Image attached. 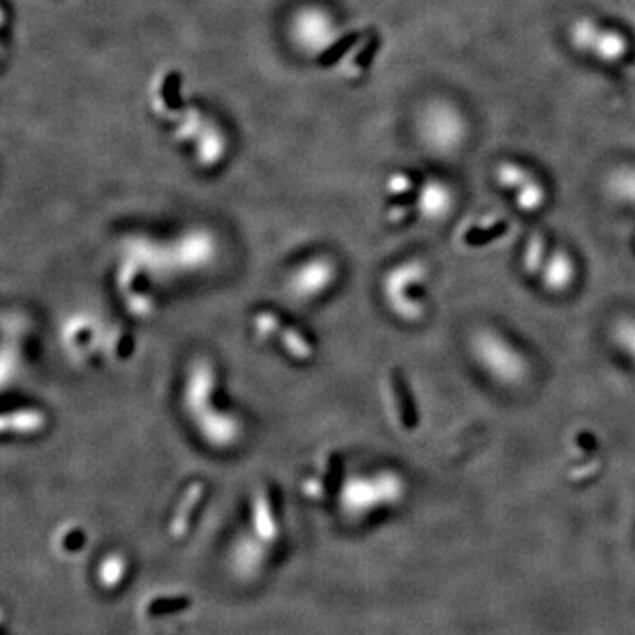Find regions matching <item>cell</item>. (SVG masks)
I'll return each mask as SVG.
<instances>
[{
  "instance_id": "d6986e66",
  "label": "cell",
  "mask_w": 635,
  "mask_h": 635,
  "mask_svg": "<svg viewBox=\"0 0 635 635\" xmlns=\"http://www.w3.org/2000/svg\"><path fill=\"white\" fill-rule=\"evenodd\" d=\"M274 551L256 538L251 537L247 531H242L230 546L228 563L233 576L244 583H251L263 576V572L269 567Z\"/></svg>"
},
{
  "instance_id": "5bb4252c",
  "label": "cell",
  "mask_w": 635,
  "mask_h": 635,
  "mask_svg": "<svg viewBox=\"0 0 635 635\" xmlns=\"http://www.w3.org/2000/svg\"><path fill=\"white\" fill-rule=\"evenodd\" d=\"M195 611V598L184 591H150L138 602V616L149 627H173Z\"/></svg>"
},
{
  "instance_id": "7a4b0ae2",
  "label": "cell",
  "mask_w": 635,
  "mask_h": 635,
  "mask_svg": "<svg viewBox=\"0 0 635 635\" xmlns=\"http://www.w3.org/2000/svg\"><path fill=\"white\" fill-rule=\"evenodd\" d=\"M406 494L408 484L403 475L392 468H381L346 475L336 500L346 519L360 523L399 507Z\"/></svg>"
},
{
  "instance_id": "9c48e42d",
  "label": "cell",
  "mask_w": 635,
  "mask_h": 635,
  "mask_svg": "<svg viewBox=\"0 0 635 635\" xmlns=\"http://www.w3.org/2000/svg\"><path fill=\"white\" fill-rule=\"evenodd\" d=\"M170 276L191 277L212 269L221 256V240L209 226H187L163 237Z\"/></svg>"
},
{
  "instance_id": "52a82bcc",
  "label": "cell",
  "mask_w": 635,
  "mask_h": 635,
  "mask_svg": "<svg viewBox=\"0 0 635 635\" xmlns=\"http://www.w3.org/2000/svg\"><path fill=\"white\" fill-rule=\"evenodd\" d=\"M471 355L480 369L503 387L523 385L530 362L516 344L494 329H480L471 337Z\"/></svg>"
},
{
  "instance_id": "7c38bea8",
  "label": "cell",
  "mask_w": 635,
  "mask_h": 635,
  "mask_svg": "<svg viewBox=\"0 0 635 635\" xmlns=\"http://www.w3.org/2000/svg\"><path fill=\"white\" fill-rule=\"evenodd\" d=\"M343 466V457L339 452H320L314 457L311 468L300 479V496L311 505H323L332 498H337L346 479Z\"/></svg>"
},
{
  "instance_id": "5b68a950",
  "label": "cell",
  "mask_w": 635,
  "mask_h": 635,
  "mask_svg": "<svg viewBox=\"0 0 635 635\" xmlns=\"http://www.w3.org/2000/svg\"><path fill=\"white\" fill-rule=\"evenodd\" d=\"M429 269L420 260L397 263L381 279V300L397 322L420 323L427 316Z\"/></svg>"
},
{
  "instance_id": "7402d4cb",
  "label": "cell",
  "mask_w": 635,
  "mask_h": 635,
  "mask_svg": "<svg viewBox=\"0 0 635 635\" xmlns=\"http://www.w3.org/2000/svg\"><path fill=\"white\" fill-rule=\"evenodd\" d=\"M133 574V561L122 549H110L94 567V583L106 595H115L126 588Z\"/></svg>"
},
{
  "instance_id": "3957f363",
  "label": "cell",
  "mask_w": 635,
  "mask_h": 635,
  "mask_svg": "<svg viewBox=\"0 0 635 635\" xmlns=\"http://www.w3.org/2000/svg\"><path fill=\"white\" fill-rule=\"evenodd\" d=\"M163 277L138 256L120 249L112 274V288L120 307L133 322H149L161 309Z\"/></svg>"
},
{
  "instance_id": "603a6c76",
  "label": "cell",
  "mask_w": 635,
  "mask_h": 635,
  "mask_svg": "<svg viewBox=\"0 0 635 635\" xmlns=\"http://www.w3.org/2000/svg\"><path fill=\"white\" fill-rule=\"evenodd\" d=\"M413 205H415V212L424 221L436 223L450 216V212L456 205V195L449 184L441 180H426L417 191V198Z\"/></svg>"
},
{
  "instance_id": "ac0fdd59",
  "label": "cell",
  "mask_w": 635,
  "mask_h": 635,
  "mask_svg": "<svg viewBox=\"0 0 635 635\" xmlns=\"http://www.w3.org/2000/svg\"><path fill=\"white\" fill-rule=\"evenodd\" d=\"M52 427V415L39 404H15L2 411L0 431L4 440L29 441L41 438Z\"/></svg>"
},
{
  "instance_id": "9a60e30c",
  "label": "cell",
  "mask_w": 635,
  "mask_h": 635,
  "mask_svg": "<svg viewBox=\"0 0 635 635\" xmlns=\"http://www.w3.org/2000/svg\"><path fill=\"white\" fill-rule=\"evenodd\" d=\"M207 498V480H189L186 486L182 487L179 498L173 503L172 514L166 521V535L172 542H184L193 533Z\"/></svg>"
},
{
  "instance_id": "6da1fadb",
  "label": "cell",
  "mask_w": 635,
  "mask_h": 635,
  "mask_svg": "<svg viewBox=\"0 0 635 635\" xmlns=\"http://www.w3.org/2000/svg\"><path fill=\"white\" fill-rule=\"evenodd\" d=\"M179 404L196 440L210 452L232 454L246 441V419L228 399L221 367L209 355L189 360L180 381Z\"/></svg>"
},
{
  "instance_id": "484cf974",
  "label": "cell",
  "mask_w": 635,
  "mask_h": 635,
  "mask_svg": "<svg viewBox=\"0 0 635 635\" xmlns=\"http://www.w3.org/2000/svg\"><path fill=\"white\" fill-rule=\"evenodd\" d=\"M549 244L542 235H531L526 240L523 247V256H521V265L528 276L537 277L538 270L542 269V265L546 262L547 253H549Z\"/></svg>"
},
{
  "instance_id": "ba28073f",
  "label": "cell",
  "mask_w": 635,
  "mask_h": 635,
  "mask_svg": "<svg viewBox=\"0 0 635 635\" xmlns=\"http://www.w3.org/2000/svg\"><path fill=\"white\" fill-rule=\"evenodd\" d=\"M341 276L343 267L334 254L325 251L307 254L286 272L284 292L300 306H313L336 292Z\"/></svg>"
},
{
  "instance_id": "cb8c5ba5",
  "label": "cell",
  "mask_w": 635,
  "mask_h": 635,
  "mask_svg": "<svg viewBox=\"0 0 635 635\" xmlns=\"http://www.w3.org/2000/svg\"><path fill=\"white\" fill-rule=\"evenodd\" d=\"M136 352H138V337L135 330L131 329L127 323H110L106 330L105 350H103L105 364H112L115 367L127 366L131 360L135 359Z\"/></svg>"
},
{
  "instance_id": "2e32d148",
  "label": "cell",
  "mask_w": 635,
  "mask_h": 635,
  "mask_svg": "<svg viewBox=\"0 0 635 635\" xmlns=\"http://www.w3.org/2000/svg\"><path fill=\"white\" fill-rule=\"evenodd\" d=\"M380 394L390 424L396 427L399 433H413L419 426V415L410 389L399 371L392 369L381 378Z\"/></svg>"
},
{
  "instance_id": "8992f818",
  "label": "cell",
  "mask_w": 635,
  "mask_h": 635,
  "mask_svg": "<svg viewBox=\"0 0 635 635\" xmlns=\"http://www.w3.org/2000/svg\"><path fill=\"white\" fill-rule=\"evenodd\" d=\"M110 323L105 318L89 307H80L69 311L59 323L57 329V343L64 359L71 366L89 367L98 366L103 360L105 350L106 330Z\"/></svg>"
},
{
  "instance_id": "ffe728a7",
  "label": "cell",
  "mask_w": 635,
  "mask_h": 635,
  "mask_svg": "<svg viewBox=\"0 0 635 635\" xmlns=\"http://www.w3.org/2000/svg\"><path fill=\"white\" fill-rule=\"evenodd\" d=\"M577 277H579V267H577L576 258L561 247H551L547 253L546 262L542 265V269L538 270L535 279H538V283L546 292L563 295L574 288Z\"/></svg>"
},
{
  "instance_id": "44dd1931",
  "label": "cell",
  "mask_w": 635,
  "mask_h": 635,
  "mask_svg": "<svg viewBox=\"0 0 635 635\" xmlns=\"http://www.w3.org/2000/svg\"><path fill=\"white\" fill-rule=\"evenodd\" d=\"M90 531L82 521L69 519L55 526L50 535V549L57 560L62 563H75L89 553Z\"/></svg>"
},
{
  "instance_id": "30bf717a",
  "label": "cell",
  "mask_w": 635,
  "mask_h": 635,
  "mask_svg": "<svg viewBox=\"0 0 635 635\" xmlns=\"http://www.w3.org/2000/svg\"><path fill=\"white\" fill-rule=\"evenodd\" d=\"M419 135L427 149L434 154H454L466 138V122L454 106L434 101L424 108L419 117Z\"/></svg>"
},
{
  "instance_id": "d4e9b609",
  "label": "cell",
  "mask_w": 635,
  "mask_h": 635,
  "mask_svg": "<svg viewBox=\"0 0 635 635\" xmlns=\"http://www.w3.org/2000/svg\"><path fill=\"white\" fill-rule=\"evenodd\" d=\"M607 191L616 202L635 209V166H623L609 175Z\"/></svg>"
},
{
  "instance_id": "4316f807",
  "label": "cell",
  "mask_w": 635,
  "mask_h": 635,
  "mask_svg": "<svg viewBox=\"0 0 635 635\" xmlns=\"http://www.w3.org/2000/svg\"><path fill=\"white\" fill-rule=\"evenodd\" d=\"M613 343L625 359L635 367V316H621L613 327Z\"/></svg>"
},
{
  "instance_id": "277c9868",
  "label": "cell",
  "mask_w": 635,
  "mask_h": 635,
  "mask_svg": "<svg viewBox=\"0 0 635 635\" xmlns=\"http://www.w3.org/2000/svg\"><path fill=\"white\" fill-rule=\"evenodd\" d=\"M249 330L258 343L274 348L297 366H309L318 357V343L313 334L276 307H256L249 314Z\"/></svg>"
},
{
  "instance_id": "83f0119b",
  "label": "cell",
  "mask_w": 635,
  "mask_h": 635,
  "mask_svg": "<svg viewBox=\"0 0 635 635\" xmlns=\"http://www.w3.org/2000/svg\"><path fill=\"white\" fill-rule=\"evenodd\" d=\"M413 191V179L408 173L397 172L387 180V193L392 203H406L408 195Z\"/></svg>"
},
{
  "instance_id": "8fae6325",
  "label": "cell",
  "mask_w": 635,
  "mask_h": 635,
  "mask_svg": "<svg viewBox=\"0 0 635 635\" xmlns=\"http://www.w3.org/2000/svg\"><path fill=\"white\" fill-rule=\"evenodd\" d=\"M246 531L274 553L283 542V508L276 489L270 484H260L249 494Z\"/></svg>"
},
{
  "instance_id": "e0dca14e",
  "label": "cell",
  "mask_w": 635,
  "mask_h": 635,
  "mask_svg": "<svg viewBox=\"0 0 635 635\" xmlns=\"http://www.w3.org/2000/svg\"><path fill=\"white\" fill-rule=\"evenodd\" d=\"M496 182L503 189L514 193V202L519 210L526 214H535L546 205V187L523 166L516 163H501L496 168Z\"/></svg>"
},
{
  "instance_id": "4fadbf2b",
  "label": "cell",
  "mask_w": 635,
  "mask_h": 635,
  "mask_svg": "<svg viewBox=\"0 0 635 635\" xmlns=\"http://www.w3.org/2000/svg\"><path fill=\"white\" fill-rule=\"evenodd\" d=\"M570 41L577 50L591 53L602 62L613 64L625 57L628 41L621 32L600 27L591 18H579L570 29Z\"/></svg>"
}]
</instances>
